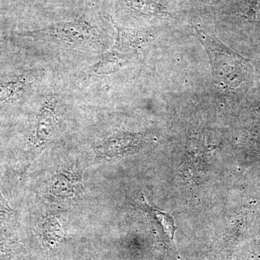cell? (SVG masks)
Instances as JSON below:
<instances>
[{"label": "cell", "mask_w": 260, "mask_h": 260, "mask_svg": "<svg viewBox=\"0 0 260 260\" xmlns=\"http://www.w3.org/2000/svg\"><path fill=\"white\" fill-rule=\"evenodd\" d=\"M209 56L214 73L227 86L236 88L244 78V59L223 45L218 39L196 28Z\"/></svg>", "instance_id": "obj_1"}, {"label": "cell", "mask_w": 260, "mask_h": 260, "mask_svg": "<svg viewBox=\"0 0 260 260\" xmlns=\"http://www.w3.org/2000/svg\"><path fill=\"white\" fill-rule=\"evenodd\" d=\"M94 30L90 24L83 20L54 24L34 31L22 34L37 39L60 41L70 44H83L93 37Z\"/></svg>", "instance_id": "obj_2"}, {"label": "cell", "mask_w": 260, "mask_h": 260, "mask_svg": "<svg viewBox=\"0 0 260 260\" xmlns=\"http://www.w3.org/2000/svg\"><path fill=\"white\" fill-rule=\"evenodd\" d=\"M57 126L55 106L52 102H47L38 114L35 124L31 154L25 167V172L32 165L35 159L42 153L53 135Z\"/></svg>", "instance_id": "obj_3"}, {"label": "cell", "mask_w": 260, "mask_h": 260, "mask_svg": "<svg viewBox=\"0 0 260 260\" xmlns=\"http://www.w3.org/2000/svg\"><path fill=\"white\" fill-rule=\"evenodd\" d=\"M117 29L115 45L111 52L124 64L138 54L150 39V34L133 29L124 28L114 24Z\"/></svg>", "instance_id": "obj_4"}, {"label": "cell", "mask_w": 260, "mask_h": 260, "mask_svg": "<svg viewBox=\"0 0 260 260\" xmlns=\"http://www.w3.org/2000/svg\"><path fill=\"white\" fill-rule=\"evenodd\" d=\"M81 175L78 168L58 173L51 183V194L59 198H74L82 188Z\"/></svg>", "instance_id": "obj_5"}, {"label": "cell", "mask_w": 260, "mask_h": 260, "mask_svg": "<svg viewBox=\"0 0 260 260\" xmlns=\"http://www.w3.org/2000/svg\"><path fill=\"white\" fill-rule=\"evenodd\" d=\"M140 139L138 135L132 134H119L109 138L104 144L97 148H101L99 151L105 155H119L128 153L133 149L138 148Z\"/></svg>", "instance_id": "obj_6"}, {"label": "cell", "mask_w": 260, "mask_h": 260, "mask_svg": "<svg viewBox=\"0 0 260 260\" xmlns=\"http://www.w3.org/2000/svg\"><path fill=\"white\" fill-rule=\"evenodd\" d=\"M126 3L130 9L140 14L150 16L169 15L167 8L153 0H126Z\"/></svg>", "instance_id": "obj_7"}, {"label": "cell", "mask_w": 260, "mask_h": 260, "mask_svg": "<svg viewBox=\"0 0 260 260\" xmlns=\"http://www.w3.org/2000/svg\"><path fill=\"white\" fill-rule=\"evenodd\" d=\"M145 204L148 207V209L154 219H155L157 223L161 226L162 232L167 238L169 244H174V232H175V225H174V219L168 213H162L160 210L155 209L151 205L148 204V202L145 201Z\"/></svg>", "instance_id": "obj_8"}, {"label": "cell", "mask_w": 260, "mask_h": 260, "mask_svg": "<svg viewBox=\"0 0 260 260\" xmlns=\"http://www.w3.org/2000/svg\"><path fill=\"white\" fill-rule=\"evenodd\" d=\"M27 85L26 80L18 79L0 83V104L8 102Z\"/></svg>", "instance_id": "obj_9"}, {"label": "cell", "mask_w": 260, "mask_h": 260, "mask_svg": "<svg viewBox=\"0 0 260 260\" xmlns=\"http://www.w3.org/2000/svg\"><path fill=\"white\" fill-rule=\"evenodd\" d=\"M16 214L0 190V225L14 221Z\"/></svg>", "instance_id": "obj_10"}, {"label": "cell", "mask_w": 260, "mask_h": 260, "mask_svg": "<svg viewBox=\"0 0 260 260\" xmlns=\"http://www.w3.org/2000/svg\"><path fill=\"white\" fill-rule=\"evenodd\" d=\"M62 228L59 221L55 218L48 219L44 225V233L47 237H57L59 238L62 235Z\"/></svg>", "instance_id": "obj_11"}]
</instances>
